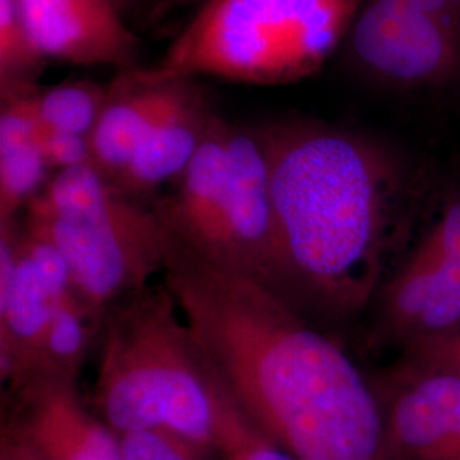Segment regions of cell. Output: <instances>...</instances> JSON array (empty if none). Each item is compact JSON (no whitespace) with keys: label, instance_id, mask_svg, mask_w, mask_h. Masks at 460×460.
Returning a JSON list of instances; mask_svg holds the SVG:
<instances>
[{"label":"cell","instance_id":"cell-1","mask_svg":"<svg viewBox=\"0 0 460 460\" xmlns=\"http://www.w3.org/2000/svg\"><path fill=\"white\" fill-rule=\"evenodd\" d=\"M163 271L205 362L264 437L298 460H389L372 382L285 296L171 234Z\"/></svg>","mask_w":460,"mask_h":460},{"label":"cell","instance_id":"cell-2","mask_svg":"<svg viewBox=\"0 0 460 460\" xmlns=\"http://www.w3.org/2000/svg\"><path fill=\"white\" fill-rule=\"evenodd\" d=\"M270 164L277 292L349 317L376 300L410 220L411 174L377 140L321 123L260 133Z\"/></svg>","mask_w":460,"mask_h":460},{"label":"cell","instance_id":"cell-3","mask_svg":"<svg viewBox=\"0 0 460 460\" xmlns=\"http://www.w3.org/2000/svg\"><path fill=\"white\" fill-rule=\"evenodd\" d=\"M164 290H140L104 317L94 402L119 437L165 431L201 452L217 448L208 365Z\"/></svg>","mask_w":460,"mask_h":460},{"label":"cell","instance_id":"cell-4","mask_svg":"<svg viewBox=\"0 0 460 460\" xmlns=\"http://www.w3.org/2000/svg\"><path fill=\"white\" fill-rule=\"evenodd\" d=\"M362 0H207L137 85L210 75L281 85L313 75L348 40Z\"/></svg>","mask_w":460,"mask_h":460},{"label":"cell","instance_id":"cell-5","mask_svg":"<svg viewBox=\"0 0 460 460\" xmlns=\"http://www.w3.org/2000/svg\"><path fill=\"white\" fill-rule=\"evenodd\" d=\"M24 227L66 260L74 292L106 314L164 270L169 232L93 164L58 171L26 207Z\"/></svg>","mask_w":460,"mask_h":460},{"label":"cell","instance_id":"cell-6","mask_svg":"<svg viewBox=\"0 0 460 460\" xmlns=\"http://www.w3.org/2000/svg\"><path fill=\"white\" fill-rule=\"evenodd\" d=\"M377 336L406 346L460 329V190L445 198L418 244L384 281Z\"/></svg>","mask_w":460,"mask_h":460},{"label":"cell","instance_id":"cell-7","mask_svg":"<svg viewBox=\"0 0 460 460\" xmlns=\"http://www.w3.org/2000/svg\"><path fill=\"white\" fill-rule=\"evenodd\" d=\"M358 64L397 87H435L460 68V26L408 0H367L348 36Z\"/></svg>","mask_w":460,"mask_h":460},{"label":"cell","instance_id":"cell-8","mask_svg":"<svg viewBox=\"0 0 460 460\" xmlns=\"http://www.w3.org/2000/svg\"><path fill=\"white\" fill-rule=\"evenodd\" d=\"M0 226L2 380L19 389L51 315L74 287L66 260L49 243L14 220Z\"/></svg>","mask_w":460,"mask_h":460},{"label":"cell","instance_id":"cell-9","mask_svg":"<svg viewBox=\"0 0 460 460\" xmlns=\"http://www.w3.org/2000/svg\"><path fill=\"white\" fill-rule=\"evenodd\" d=\"M229 184L203 258L277 292V243L270 164L261 135L229 130Z\"/></svg>","mask_w":460,"mask_h":460},{"label":"cell","instance_id":"cell-10","mask_svg":"<svg viewBox=\"0 0 460 460\" xmlns=\"http://www.w3.org/2000/svg\"><path fill=\"white\" fill-rule=\"evenodd\" d=\"M389 460H460V376L404 357L370 378Z\"/></svg>","mask_w":460,"mask_h":460},{"label":"cell","instance_id":"cell-11","mask_svg":"<svg viewBox=\"0 0 460 460\" xmlns=\"http://www.w3.org/2000/svg\"><path fill=\"white\" fill-rule=\"evenodd\" d=\"M21 414L9 427L40 460H123L119 435L87 411L75 380L36 377L19 387Z\"/></svg>","mask_w":460,"mask_h":460},{"label":"cell","instance_id":"cell-12","mask_svg":"<svg viewBox=\"0 0 460 460\" xmlns=\"http://www.w3.org/2000/svg\"><path fill=\"white\" fill-rule=\"evenodd\" d=\"M34 45L77 66H132L138 38L111 0H14Z\"/></svg>","mask_w":460,"mask_h":460},{"label":"cell","instance_id":"cell-13","mask_svg":"<svg viewBox=\"0 0 460 460\" xmlns=\"http://www.w3.org/2000/svg\"><path fill=\"white\" fill-rule=\"evenodd\" d=\"M186 83L181 81L176 98L152 125L116 180V186L123 193L152 191L164 182L181 178L191 163L210 115L199 110Z\"/></svg>","mask_w":460,"mask_h":460},{"label":"cell","instance_id":"cell-14","mask_svg":"<svg viewBox=\"0 0 460 460\" xmlns=\"http://www.w3.org/2000/svg\"><path fill=\"white\" fill-rule=\"evenodd\" d=\"M38 94L26 87L4 93L0 115V224L13 222L45 182L49 171L40 144Z\"/></svg>","mask_w":460,"mask_h":460},{"label":"cell","instance_id":"cell-15","mask_svg":"<svg viewBox=\"0 0 460 460\" xmlns=\"http://www.w3.org/2000/svg\"><path fill=\"white\" fill-rule=\"evenodd\" d=\"M180 84L181 81L163 85L130 83L132 93L110 98L87 137L91 163L104 178L115 184L152 125L176 98Z\"/></svg>","mask_w":460,"mask_h":460},{"label":"cell","instance_id":"cell-16","mask_svg":"<svg viewBox=\"0 0 460 460\" xmlns=\"http://www.w3.org/2000/svg\"><path fill=\"white\" fill-rule=\"evenodd\" d=\"M104 317L106 314L93 309L72 290L51 315L34 351L26 382L36 377L75 380L87 357L89 346L96 340L99 329H102Z\"/></svg>","mask_w":460,"mask_h":460},{"label":"cell","instance_id":"cell-17","mask_svg":"<svg viewBox=\"0 0 460 460\" xmlns=\"http://www.w3.org/2000/svg\"><path fill=\"white\" fill-rule=\"evenodd\" d=\"M208 374L217 411V448L226 460H298L252 427L210 367Z\"/></svg>","mask_w":460,"mask_h":460},{"label":"cell","instance_id":"cell-18","mask_svg":"<svg viewBox=\"0 0 460 460\" xmlns=\"http://www.w3.org/2000/svg\"><path fill=\"white\" fill-rule=\"evenodd\" d=\"M108 101L96 84H64L38 96V113L45 128L89 137Z\"/></svg>","mask_w":460,"mask_h":460},{"label":"cell","instance_id":"cell-19","mask_svg":"<svg viewBox=\"0 0 460 460\" xmlns=\"http://www.w3.org/2000/svg\"><path fill=\"white\" fill-rule=\"evenodd\" d=\"M47 57L34 45L14 0H0V81L2 93L26 87Z\"/></svg>","mask_w":460,"mask_h":460},{"label":"cell","instance_id":"cell-20","mask_svg":"<svg viewBox=\"0 0 460 460\" xmlns=\"http://www.w3.org/2000/svg\"><path fill=\"white\" fill-rule=\"evenodd\" d=\"M123 460H199L201 450L165 431H135L119 437Z\"/></svg>","mask_w":460,"mask_h":460},{"label":"cell","instance_id":"cell-21","mask_svg":"<svg viewBox=\"0 0 460 460\" xmlns=\"http://www.w3.org/2000/svg\"><path fill=\"white\" fill-rule=\"evenodd\" d=\"M40 144L49 167H57L58 171H64L77 165L93 164L89 140L83 135L57 132L41 125Z\"/></svg>","mask_w":460,"mask_h":460},{"label":"cell","instance_id":"cell-22","mask_svg":"<svg viewBox=\"0 0 460 460\" xmlns=\"http://www.w3.org/2000/svg\"><path fill=\"white\" fill-rule=\"evenodd\" d=\"M404 357L460 376V329L450 334L411 343L404 348Z\"/></svg>","mask_w":460,"mask_h":460},{"label":"cell","instance_id":"cell-23","mask_svg":"<svg viewBox=\"0 0 460 460\" xmlns=\"http://www.w3.org/2000/svg\"><path fill=\"white\" fill-rule=\"evenodd\" d=\"M0 460H40L33 450L17 435L13 428L4 427L0 442Z\"/></svg>","mask_w":460,"mask_h":460},{"label":"cell","instance_id":"cell-24","mask_svg":"<svg viewBox=\"0 0 460 460\" xmlns=\"http://www.w3.org/2000/svg\"><path fill=\"white\" fill-rule=\"evenodd\" d=\"M414 5L427 9L429 13H435L438 16L452 21L454 24L460 26V2L459 0H408Z\"/></svg>","mask_w":460,"mask_h":460},{"label":"cell","instance_id":"cell-25","mask_svg":"<svg viewBox=\"0 0 460 460\" xmlns=\"http://www.w3.org/2000/svg\"><path fill=\"white\" fill-rule=\"evenodd\" d=\"M111 2H113L116 7H118V11L121 13V11H123V9H125V7H127V5H128L132 0H111Z\"/></svg>","mask_w":460,"mask_h":460},{"label":"cell","instance_id":"cell-26","mask_svg":"<svg viewBox=\"0 0 460 460\" xmlns=\"http://www.w3.org/2000/svg\"><path fill=\"white\" fill-rule=\"evenodd\" d=\"M459 2H460V0H459Z\"/></svg>","mask_w":460,"mask_h":460}]
</instances>
